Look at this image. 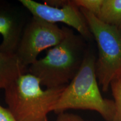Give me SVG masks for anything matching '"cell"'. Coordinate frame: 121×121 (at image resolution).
Wrapping results in <instances>:
<instances>
[{
	"label": "cell",
	"instance_id": "cell-8",
	"mask_svg": "<svg viewBox=\"0 0 121 121\" xmlns=\"http://www.w3.org/2000/svg\"><path fill=\"white\" fill-rule=\"evenodd\" d=\"M28 72L15 54L0 52V89L4 90L18 77Z\"/></svg>",
	"mask_w": 121,
	"mask_h": 121
},
{
	"label": "cell",
	"instance_id": "cell-11",
	"mask_svg": "<svg viewBox=\"0 0 121 121\" xmlns=\"http://www.w3.org/2000/svg\"><path fill=\"white\" fill-rule=\"evenodd\" d=\"M73 1L79 8L84 9L97 17L103 0H73Z\"/></svg>",
	"mask_w": 121,
	"mask_h": 121
},
{
	"label": "cell",
	"instance_id": "cell-2",
	"mask_svg": "<svg viewBox=\"0 0 121 121\" xmlns=\"http://www.w3.org/2000/svg\"><path fill=\"white\" fill-rule=\"evenodd\" d=\"M96 57L87 50L81 67L65 87L52 109L57 114L69 109L90 110L99 113L107 121H113L114 101L104 99L101 94L95 72Z\"/></svg>",
	"mask_w": 121,
	"mask_h": 121
},
{
	"label": "cell",
	"instance_id": "cell-9",
	"mask_svg": "<svg viewBox=\"0 0 121 121\" xmlns=\"http://www.w3.org/2000/svg\"><path fill=\"white\" fill-rule=\"evenodd\" d=\"M104 23L121 29V0H103L96 17Z\"/></svg>",
	"mask_w": 121,
	"mask_h": 121
},
{
	"label": "cell",
	"instance_id": "cell-10",
	"mask_svg": "<svg viewBox=\"0 0 121 121\" xmlns=\"http://www.w3.org/2000/svg\"><path fill=\"white\" fill-rule=\"evenodd\" d=\"M110 87L112 91L115 106L113 121H121V77L114 80Z\"/></svg>",
	"mask_w": 121,
	"mask_h": 121
},
{
	"label": "cell",
	"instance_id": "cell-1",
	"mask_svg": "<svg viewBox=\"0 0 121 121\" xmlns=\"http://www.w3.org/2000/svg\"><path fill=\"white\" fill-rule=\"evenodd\" d=\"M82 38L67 28L65 38L30 65L28 72L47 89L67 86L78 73L87 52Z\"/></svg>",
	"mask_w": 121,
	"mask_h": 121
},
{
	"label": "cell",
	"instance_id": "cell-12",
	"mask_svg": "<svg viewBox=\"0 0 121 121\" xmlns=\"http://www.w3.org/2000/svg\"><path fill=\"white\" fill-rule=\"evenodd\" d=\"M56 121H93L83 119L78 115L72 113L63 112L58 114Z\"/></svg>",
	"mask_w": 121,
	"mask_h": 121
},
{
	"label": "cell",
	"instance_id": "cell-13",
	"mask_svg": "<svg viewBox=\"0 0 121 121\" xmlns=\"http://www.w3.org/2000/svg\"><path fill=\"white\" fill-rule=\"evenodd\" d=\"M0 121H17L8 108L0 104Z\"/></svg>",
	"mask_w": 121,
	"mask_h": 121
},
{
	"label": "cell",
	"instance_id": "cell-15",
	"mask_svg": "<svg viewBox=\"0 0 121 121\" xmlns=\"http://www.w3.org/2000/svg\"></svg>",
	"mask_w": 121,
	"mask_h": 121
},
{
	"label": "cell",
	"instance_id": "cell-4",
	"mask_svg": "<svg viewBox=\"0 0 121 121\" xmlns=\"http://www.w3.org/2000/svg\"><path fill=\"white\" fill-rule=\"evenodd\" d=\"M80 9L97 44L95 72L99 85L106 92L111 83L121 77V31L104 23L93 13Z\"/></svg>",
	"mask_w": 121,
	"mask_h": 121
},
{
	"label": "cell",
	"instance_id": "cell-7",
	"mask_svg": "<svg viewBox=\"0 0 121 121\" xmlns=\"http://www.w3.org/2000/svg\"><path fill=\"white\" fill-rule=\"evenodd\" d=\"M27 22L14 7L0 2V34L2 38L0 52L15 53Z\"/></svg>",
	"mask_w": 121,
	"mask_h": 121
},
{
	"label": "cell",
	"instance_id": "cell-6",
	"mask_svg": "<svg viewBox=\"0 0 121 121\" xmlns=\"http://www.w3.org/2000/svg\"><path fill=\"white\" fill-rule=\"evenodd\" d=\"M19 1L34 17L50 23L62 22L66 24L75 29L80 36L86 40L93 37L85 17L73 1H68L65 6L60 8L32 0Z\"/></svg>",
	"mask_w": 121,
	"mask_h": 121
},
{
	"label": "cell",
	"instance_id": "cell-5",
	"mask_svg": "<svg viewBox=\"0 0 121 121\" xmlns=\"http://www.w3.org/2000/svg\"><path fill=\"white\" fill-rule=\"evenodd\" d=\"M67 28L32 16L24 27L15 54L28 69L42 51L53 47L65 38Z\"/></svg>",
	"mask_w": 121,
	"mask_h": 121
},
{
	"label": "cell",
	"instance_id": "cell-14",
	"mask_svg": "<svg viewBox=\"0 0 121 121\" xmlns=\"http://www.w3.org/2000/svg\"><path fill=\"white\" fill-rule=\"evenodd\" d=\"M68 1H65V0H48V1H45L44 4L50 6L60 8V7H62Z\"/></svg>",
	"mask_w": 121,
	"mask_h": 121
},
{
	"label": "cell",
	"instance_id": "cell-3",
	"mask_svg": "<svg viewBox=\"0 0 121 121\" xmlns=\"http://www.w3.org/2000/svg\"><path fill=\"white\" fill-rule=\"evenodd\" d=\"M66 86L43 89L40 80L28 72L4 89L5 101L17 121H48Z\"/></svg>",
	"mask_w": 121,
	"mask_h": 121
}]
</instances>
